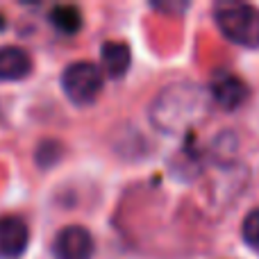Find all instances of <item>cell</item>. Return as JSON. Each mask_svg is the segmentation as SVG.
Listing matches in <instances>:
<instances>
[{"instance_id":"2","label":"cell","mask_w":259,"mask_h":259,"mask_svg":"<svg viewBox=\"0 0 259 259\" xmlns=\"http://www.w3.org/2000/svg\"><path fill=\"white\" fill-rule=\"evenodd\" d=\"M214 21L228 41L243 48H259V9L241 0H219Z\"/></svg>"},{"instance_id":"6","label":"cell","mask_w":259,"mask_h":259,"mask_svg":"<svg viewBox=\"0 0 259 259\" xmlns=\"http://www.w3.org/2000/svg\"><path fill=\"white\" fill-rule=\"evenodd\" d=\"M30 243V230L25 221L16 216L0 219V259H16Z\"/></svg>"},{"instance_id":"10","label":"cell","mask_w":259,"mask_h":259,"mask_svg":"<svg viewBox=\"0 0 259 259\" xmlns=\"http://www.w3.org/2000/svg\"><path fill=\"white\" fill-rule=\"evenodd\" d=\"M241 237L252 250H259V209H252L250 214L243 219Z\"/></svg>"},{"instance_id":"8","label":"cell","mask_w":259,"mask_h":259,"mask_svg":"<svg viewBox=\"0 0 259 259\" xmlns=\"http://www.w3.org/2000/svg\"><path fill=\"white\" fill-rule=\"evenodd\" d=\"M100 59H103L105 73L109 77H114V80H118V77H123L127 73L132 55H130L127 44H123V41H107V44H103Z\"/></svg>"},{"instance_id":"7","label":"cell","mask_w":259,"mask_h":259,"mask_svg":"<svg viewBox=\"0 0 259 259\" xmlns=\"http://www.w3.org/2000/svg\"><path fill=\"white\" fill-rule=\"evenodd\" d=\"M32 71V59L23 48L5 46L0 48V82H14L27 77Z\"/></svg>"},{"instance_id":"1","label":"cell","mask_w":259,"mask_h":259,"mask_svg":"<svg viewBox=\"0 0 259 259\" xmlns=\"http://www.w3.org/2000/svg\"><path fill=\"white\" fill-rule=\"evenodd\" d=\"M209 105L211 98L205 87L189 80H180L164 87L155 96L148 109V116L161 134L175 137V134L189 132L198 123L205 121V116L209 114Z\"/></svg>"},{"instance_id":"3","label":"cell","mask_w":259,"mask_h":259,"mask_svg":"<svg viewBox=\"0 0 259 259\" xmlns=\"http://www.w3.org/2000/svg\"><path fill=\"white\" fill-rule=\"evenodd\" d=\"M62 89L66 98L77 107L94 105L103 91V71L91 62H75L64 68Z\"/></svg>"},{"instance_id":"11","label":"cell","mask_w":259,"mask_h":259,"mask_svg":"<svg viewBox=\"0 0 259 259\" xmlns=\"http://www.w3.org/2000/svg\"><path fill=\"white\" fill-rule=\"evenodd\" d=\"M152 9H157V12H164V14H184L189 9L187 3H150Z\"/></svg>"},{"instance_id":"9","label":"cell","mask_w":259,"mask_h":259,"mask_svg":"<svg viewBox=\"0 0 259 259\" xmlns=\"http://www.w3.org/2000/svg\"><path fill=\"white\" fill-rule=\"evenodd\" d=\"M50 21L64 34H75L82 27V14L77 7H71V5H59L50 12Z\"/></svg>"},{"instance_id":"5","label":"cell","mask_w":259,"mask_h":259,"mask_svg":"<svg viewBox=\"0 0 259 259\" xmlns=\"http://www.w3.org/2000/svg\"><path fill=\"white\" fill-rule=\"evenodd\" d=\"M207 91H209V98L228 112H234L248 98V87L232 73H216Z\"/></svg>"},{"instance_id":"4","label":"cell","mask_w":259,"mask_h":259,"mask_svg":"<svg viewBox=\"0 0 259 259\" xmlns=\"http://www.w3.org/2000/svg\"><path fill=\"white\" fill-rule=\"evenodd\" d=\"M94 250V237L82 225H66V228L59 230L53 241L55 259H91Z\"/></svg>"}]
</instances>
